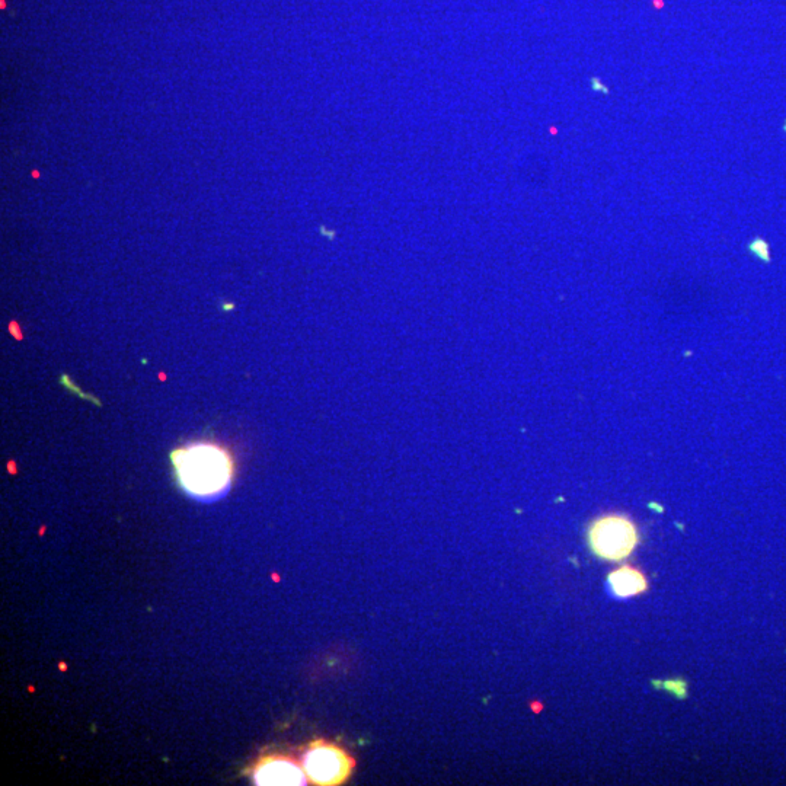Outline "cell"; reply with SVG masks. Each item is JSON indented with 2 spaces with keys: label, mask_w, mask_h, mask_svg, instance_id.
<instances>
[{
  "label": "cell",
  "mask_w": 786,
  "mask_h": 786,
  "mask_svg": "<svg viewBox=\"0 0 786 786\" xmlns=\"http://www.w3.org/2000/svg\"><path fill=\"white\" fill-rule=\"evenodd\" d=\"M182 488L200 498L220 494L233 476V460L216 444H193L175 450L171 456Z\"/></svg>",
  "instance_id": "obj_1"
},
{
  "label": "cell",
  "mask_w": 786,
  "mask_h": 786,
  "mask_svg": "<svg viewBox=\"0 0 786 786\" xmlns=\"http://www.w3.org/2000/svg\"><path fill=\"white\" fill-rule=\"evenodd\" d=\"M640 542L638 529L625 516H605L595 520L588 530L591 551L602 559L617 563L628 558Z\"/></svg>",
  "instance_id": "obj_2"
},
{
  "label": "cell",
  "mask_w": 786,
  "mask_h": 786,
  "mask_svg": "<svg viewBox=\"0 0 786 786\" xmlns=\"http://www.w3.org/2000/svg\"><path fill=\"white\" fill-rule=\"evenodd\" d=\"M302 767L313 785L335 786L347 782L354 769V759L340 745L317 740L302 756Z\"/></svg>",
  "instance_id": "obj_3"
},
{
  "label": "cell",
  "mask_w": 786,
  "mask_h": 786,
  "mask_svg": "<svg viewBox=\"0 0 786 786\" xmlns=\"http://www.w3.org/2000/svg\"><path fill=\"white\" fill-rule=\"evenodd\" d=\"M251 779L259 786H302L308 783L302 763L283 756H262L252 767Z\"/></svg>",
  "instance_id": "obj_4"
},
{
  "label": "cell",
  "mask_w": 786,
  "mask_h": 786,
  "mask_svg": "<svg viewBox=\"0 0 786 786\" xmlns=\"http://www.w3.org/2000/svg\"><path fill=\"white\" fill-rule=\"evenodd\" d=\"M609 587L616 597L628 598L642 594L648 588V581L645 575L630 565H623L613 571L609 578Z\"/></svg>",
  "instance_id": "obj_5"
},
{
  "label": "cell",
  "mask_w": 786,
  "mask_h": 786,
  "mask_svg": "<svg viewBox=\"0 0 786 786\" xmlns=\"http://www.w3.org/2000/svg\"><path fill=\"white\" fill-rule=\"evenodd\" d=\"M661 686H663L664 690H668L670 694L676 695L677 698H684L686 694H687V684H686L683 680H680V679L668 680V682H661Z\"/></svg>",
  "instance_id": "obj_6"
},
{
  "label": "cell",
  "mask_w": 786,
  "mask_h": 786,
  "mask_svg": "<svg viewBox=\"0 0 786 786\" xmlns=\"http://www.w3.org/2000/svg\"><path fill=\"white\" fill-rule=\"evenodd\" d=\"M750 251H752L756 256L761 258L763 261H769V259H771V258H769V247H767V243H766L764 240H761V239H756L754 242H752Z\"/></svg>",
  "instance_id": "obj_7"
},
{
  "label": "cell",
  "mask_w": 786,
  "mask_h": 786,
  "mask_svg": "<svg viewBox=\"0 0 786 786\" xmlns=\"http://www.w3.org/2000/svg\"><path fill=\"white\" fill-rule=\"evenodd\" d=\"M591 86H593V89H594V90H597V92L609 93V89L606 88V85H603V83H600V82H598V79H597V78H593V79H591Z\"/></svg>",
  "instance_id": "obj_8"
},
{
  "label": "cell",
  "mask_w": 786,
  "mask_h": 786,
  "mask_svg": "<svg viewBox=\"0 0 786 786\" xmlns=\"http://www.w3.org/2000/svg\"><path fill=\"white\" fill-rule=\"evenodd\" d=\"M782 130H783V131H785V133H786V121H785V124H783V127H782Z\"/></svg>",
  "instance_id": "obj_9"
}]
</instances>
